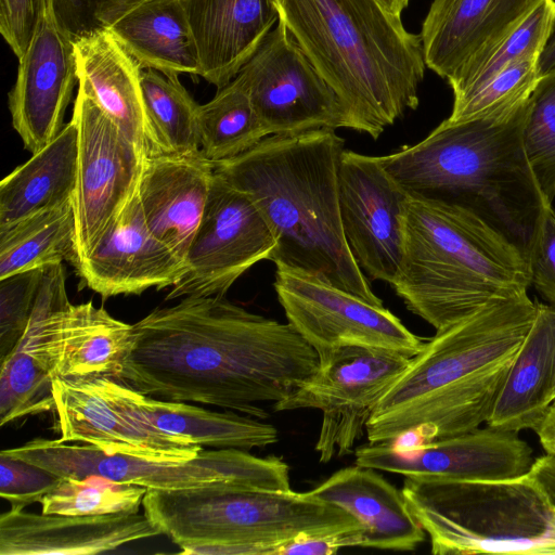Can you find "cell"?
Masks as SVG:
<instances>
[{"label":"cell","instance_id":"6da1fadb","mask_svg":"<svg viewBox=\"0 0 555 555\" xmlns=\"http://www.w3.org/2000/svg\"><path fill=\"white\" fill-rule=\"evenodd\" d=\"M320 369L315 350L287 322L224 296H188L132 324L116 377L150 397L264 418Z\"/></svg>","mask_w":555,"mask_h":555},{"label":"cell","instance_id":"7a4b0ae2","mask_svg":"<svg viewBox=\"0 0 555 555\" xmlns=\"http://www.w3.org/2000/svg\"><path fill=\"white\" fill-rule=\"evenodd\" d=\"M345 140L335 129L272 134L214 163L215 173L247 195L270 227V261L383 306L346 242L339 208Z\"/></svg>","mask_w":555,"mask_h":555},{"label":"cell","instance_id":"3957f363","mask_svg":"<svg viewBox=\"0 0 555 555\" xmlns=\"http://www.w3.org/2000/svg\"><path fill=\"white\" fill-rule=\"evenodd\" d=\"M537 312L526 294L436 332L375 408L369 442L434 440L487 423Z\"/></svg>","mask_w":555,"mask_h":555},{"label":"cell","instance_id":"277c9868","mask_svg":"<svg viewBox=\"0 0 555 555\" xmlns=\"http://www.w3.org/2000/svg\"><path fill=\"white\" fill-rule=\"evenodd\" d=\"M279 12L338 95L344 128L376 140L417 107L426 67L421 35L379 0H283Z\"/></svg>","mask_w":555,"mask_h":555},{"label":"cell","instance_id":"5b68a950","mask_svg":"<svg viewBox=\"0 0 555 555\" xmlns=\"http://www.w3.org/2000/svg\"><path fill=\"white\" fill-rule=\"evenodd\" d=\"M526 107L527 101L498 117L443 120L421 142L380 162L410 195L474 212L527 259L546 204L522 146Z\"/></svg>","mask_w":555,"mask_h":555},{"label":"cell","instance_id":"8992f818","mask_svg":"<svg viewBox=\"0 0 555 555\" xmlns=\"http://www.w3.org/2000/svg\"><path fill=\"white\" fill-rule=\"evenodd\" d=\"M527 259L474 212L410 195L404 255L391 286L409 311L441 331L527 294Z\"/></svg>","mask_w":555,"mask_h":555},{"label":"cell","instance_id":"52a82bcc","mask_svg":"<svg viewBox=\"0 0 555 555\" xmlns=\"http://www.w3.org/2000/svg\"><path fill=\"white\" fill-rule=\"evenodd\" d=\"M142 506L180 554L278 555L281 544L299 537L362 529L348 512L309 492L232 483L150 488Z\"/></svg>","mask_w":555,"mask_h":555},{"label":"cell","instance_id":"ba28073f","mask_svg":"<svg viewBox=\"0 0 555 555\" xmlns=\"http://www.w3.org/2000/svg\"><path fill=\"white\" fill-rule=\"evenodd\" d=\"M408 506L436 555H555V455L493 481L405 477Z\"/></svg>","mask_w":555,"mask_h":555},{"label":"cell","instance_id":"9c48e42d","mask_svg":"<svg viewBox=\"0 0 555 555\" xmlns=\"http://www.w3.org/2000/svg\"><path fill=\"white\" fill-rule=\"evenodd\" d=\"M2 452L59 477L101 475L147 489L176 490L232 483L276 491L292 490L289 466L281 457H258L240 449H203L196 457L175 463L106 454L86 443L35 438Z\"/></svg>","mask_w":555,"mask_h":555},{"label":"cell","instance_id":"30bf717a","mask_svg":"<svg viewBox=\"0 0 555 555\" xmlns=\"http://www.w3.org/2000/svg\"><path fill=\"white\" fill-rule=\"evenodd\" d=\"M410 357L362 346H344L319 371L275 402V412L318 409L322 413L315 443L321 463L350 454L389 388L408 369Z\"/></svg>","mask_w":555,"mask_h":555},{"label":"cell","instance_id":"8fae6325","mask_svg":"<svg viewBox=\"0 0 555 555\" xmlns=\"http://www.w3.org/2000/svg\"><path fill=\"white\" fill-rule=\"evenodd\" d=\"M72 119L78 133L76 268L137 194L147 156L79 88Z\"/></svg>","mask_w":555,"mask_h":555},{"label":"cell","instance_id":"7c38bea8","mask_svg":"<svg viewBox=\"0 0 555 555\" xmlns=\"http://www.w3.org/2000/svg\"><path fill=\"white\" fill-rule=\"evenodd\" d=\"M53 411L64 442H83L106 454L183 463L204 449L142 418L130 387L109 376L54 377Z\"/></svg>","mask_w":555,"mask_h":555},{"label":"cell","instance_id":"4fadbf2b","mask_svg":"<svg viewBox=\"0 0 555 555\" xmlns=\"http://www.w3.org/2000/svg\"><path fill=\"white\" fill-rule=\"evenodd\" d=\"M273 287L287 322L315 350L320 364L344 346L386 349L413 358L425 345L384 306L320 280L276 268Z\"/></svg>","mask_w":555,"mask_h":555},{"label":"cell","instance_id":"5bb4252c","mask_svg":"<svg viewBox=\"0 0 555 555\" xmlns=\"http://www.w3.org/2000/svg\"><path fill=\"white\" fill-rule=\"evenodd\" d=\"M276 246L270 227L251 199L217 173L202 221L185 258V272L166 300L188 296H224Z\"/></svg>","mask_w":555,"mask_h":555},{"label":"cell","instance_id":"9a60e30c","mask_svg":"<svg viewBox=\"0 0 555 555\" xmlns=\"http://www.w3.org/2000/svg\"><path fill=\"white\" fill-rule=\"evenodd\" d=\"M269 135L344 128L343 104L279 17L236 76Z\"/></svg>","mask_w":555,"mask_h":555},{"label":"cell","instance_id":"2e32d148","mask_svg":"<svg viewBox=\"0 0 555 555\" xmlns=\"http://www.w3.org/2000/svg\"><path fill=\"white\" fill-rule=\"evenodd\" d=\"M410 194L379 156L345 150L339 166V208L346 242L365 276L397 281L404 255Z\"/></svg>","mask_w":555,"mask_h":555},{"label":"cell","instance_id":"e0dca14e","mask_svg":"<svg viewBox=\"0 0 555 555\" xmlns=\"http://www.w3.org/2000/svg\"><path fill=\"white\" fill-rule=\"evenodd\" d=\"M531 447L517 431L485 428L434 440L366 443L356 464L413 478L493 481L515 478L533 464Z\"/></svg>","mask_w":555,"mask_h":555},{"label":"cell","instance_id":"ac0fdd59","mask_svg":"<svg viewBox=\"0 0 555 555\" xmlns=\"http://www.w3.org/2000/svg\"><path fill=\"white\" fill-rule=\"evenodd\" d=\"M79 83L75 42L44 8L37 31L18 59L9 109L14 130L31 154L63 129L66 108Z\"/></svg>","mask_w":555,"mask_h":555},{"label":"cell","instance_id":"d6986e66","mask_svg":"<svg viewBox=\"0 0 555 555\" xmlns=\"http://www.w3.org/2000/svg\"><path fill=\"white\" fill-rule=\"evenodd\" d=\"M104 299L175 285L185 266L149 229L138 192L94 249L75 268Z\"/></svg>","mask_w":555,"mask_h":555},{"label":"cell","instance_id":"ffe728a7","mask_svg":"<svg viewBox=\"0 0 555 555\" xmlns=\"http://www.w3.org/2000/svg\"><path fill=\"white\" fill-rule=\"evenodd\" d=\"M63 262L44 268L27 327L0 360V425L53 410L51 339L69 304Z\"/></svg>","mask_w":555,"mask_h":555},{"label":"cell","instance_id":"44dd1931","mask_svg":"<svg viewBox=\"0 0 555 555\" xmlns=\"http://www.w3.org/2000/svg\"><path fill=\"white\" fill-rule=\"evenodd\" d=\"M540 0H433L421 38L426 66L447 80L500 43Z\"/></svg>","mask_w":555,"mask_h":555},{"label":"cell","instance_id":"7402d4cb","mask_svg":"<svg viewBox=\"0 0 555 555\" xmlns=\"http://www.w3.org/2000/svg\"><path fill=\"white\" fill-rule=\"evenodd\" d=\"M143 514L72 516L13 508L0 516V555H90L160 535Z\"/></svg>","mask_w":555,"mask_h":555},{"label":"cell","instance_id":"603a6c76","mask_svg":"<svg viewBox=\"0 0 555 555\" xmlns=\"http://www.w3.org/2000/svg\"><path fill=\"white\" fill-rule=\"evenodd\" d=\"M214 173V163L202 151L154 155L145 162L138 188L145 222L184 266L205 211Z\"/></svg>","mask_w":555,"mask_h":555},{"label":"cell","instance_id":"cb8c5ba5","mask_svg":"<svg viewBox=\"0 0 555 555\" xmlns=\"http://www.w3.org/2000/svg\"><path fill=\"white\" fill-rule=\"evenodd\" d=\"M195 41L198 76L218 89L231 82L276 25L273 0H182Z\"/></svg>","mask_w":555,"mask_h":555},{"label":"cell","instance_id":"d4e9b609","mask_svg":"<svg viewBox=\"0 0 555 555\" xmlns=\"http://www.w3.org/2000/svg\"><path fill=\"white\" fill-rule=\"evenodd\" d=\"M81 89L147 156L156 155L145 107L143 68L108 30L75 41Z\"/></svg>","mask_w":555,"mask_h":555},{"label":"cell","instance_id":"484cf974","mask_svg":"<svg viewBox=\"0 0 555 555\" xmlns=\"http://www.w3.org/2000/svg\"><path fill=\"white\" fill-rule=\"evenodd\" d=\"M308 492L361 524V547L413 551L425 539L402 492L374 468L358 464L341 468Z\"/></svg>","mask_w":555,"mask_h":555},{"label":"cell","instance_id":"4316f807","mask_svg":"<svg viewBox=\"0 0 555 555\" xmlns=\"http://www.w3.org/2000/svg\"><path fill=\"white\" fill-rule=\"evenodd\" d=\"M554 401L555 308L538 304L535 319L486 424L517 433L534 430Z\"/></svg>","mask_w":555,"mask_h":555},{"label":"cell","instance_id":"83f0119b","mask_svg":"<svg viewBox=\"0 0 555 555\" xmlns=\"http://www.w3.org/2000/svg\"><path fill=\"white\" fill-rule=\"evenodd\" d=\"M132 324L91 301L68 304L51 339L53 378L109 376L116 379L131 340Z\"/></svg>","mask_w":555,"mask_h":555},{"label":"cell","instance_id":"f1b7e54d","mask_svg":"<svg viewBox=\"0 0 555 555\" xmlns=\"http://www.w3.org/2000/svg\"><path fill=\"white\" fill-rule=\"evenodd\" d=\"M108 30L143 69L198 75L197 50L182 0H142Z\"/></svg>","mask_w":555,"mask_h":555},{"label":"cell","instance_id":"f546056e","mask_svg":"<svg viewBox=\"0 0 555 555\" xmlns=\"http://www.w3.org/2000/svg\"><path fill=\"white\" fill-rule=\"evenodd\" d=\"M78 133L73 119L44 147L0 183V230L72 201L76 186Z\"/></svg>","mask_w":555,"mask_h":555},{"label":"cell","instance_id":"4dcf8cb0","mask_svg":"<svg viewBox=\"0 0 555 555\" xmlns=\"http://www.w3.org/2000/svg\"><path fill=\"white\" fill-rule=\"evenodd\" d=\"M130 397L138 414L154 427L185 437L202 448L248 451L279 440L273 425L232 410L218 412L190 402L157 399L132 388Z\"/></svg>","mask_w":555,"mask_h":555},{"label":"cell","instance_id":"1f68e13d","mask_svg":"<svg viewBox=\"0 0 555 555\" xmlns=\"http://www.w3.org/2000/svg\"><path fill=\"white\" fill-rule=\"evenodd\" d=\"M73 199L34 214L0 230V279L75 261Z\"/></svg>","mask_w":555,"mask_h":555},{"label":"cell","instance_id":"d6a6232c","mask_svg":"<svg viewBox=\"0 0 555 555\" xmlns=\"http://www.w3.org/2000/svg\"><path fill=\"white\" fill-rule=\"evenodd\" d=\"M198 124L201 151L212 163L234 158L269 135L237 77L199 105Z\"/></svg>","mask_w":555,"mask_h":555},{"label":"cell","instance_id":"836d02e7","mask_svg":"<svg viewBox=\"0 0 555 555\" xmlns=\"http://www.w3.org/2000/svg\"><path fill=\"white\" fill-rule=\"evenodd\" d=\"M141 85L156 155L201 151L197 104L179 76L156 69L142 72Z\"/></svg>","mask_w":555,"mask_h":555},{"label":"cell","instance_id":"e575fe53","mask_svg":"<svg viewBox=\"0 0 555 555\" xmlns=\"http://www.w3.org/2000/svg\"><path fill=\"white\" fill-rule=\"evenodd\" d=\"M555 30V0H540L482 61L448 80L453 96L483 85L507 66L541 55Z\"/></svg>","mask_w":555,"mask_h":555},{"label":"cell","instance_id":"d590c367","mask_svg":"<svg viewBox=\"0 0 555 555\" xmlns=\"http://www.w3.org/2000/svg\"><path fill=\"white\" fill-rule=\"evenodd\" d=\"M147 488L101 475L61 477L41 500V513L72 516L134 514Z\"/></svg>","mask_w":555,"mask_h":555},{"label":"cell","instance_id":"8d00e7d4","mask_svg":"<svg viewBox=\"0 0 555 555\" xmlns=\"http://www.w3.org/2000/svg\"><path fill=\"white\" fill-rule=\"evenodd\" d=\"M525 155L546 205L555 198V70L540 76L527 100Z\"/></svg>","mask_w":555,"mask_h":555},{"label":"cell","instance_id":"74e56055","mask_svg":"<svg viewBox=\"0 0 555 555\" xmlns=\"http://www.w3.org/2000/svg\"><path fill=\"white\" fill-rule=\"evenodd\" d=\"M539 56L518 61L478 88L454 96L449 124L498 117L527 101L539 75Z\"/></svg>","mask_w":555,"mask_h":555},{"label":"cell","instance_id":"f35d334b","mask_svg":"<svg viewBox=\"0 0 555 555\" xmlns=\"http://www.w3.org/2000/svg\"><path fill=\"white\" fill-rule=\"evenodd\" d=\"M44 268L0 279V360L23 336L30 319Z\"/></svg>","mask_w":555,"mask_h":555},{"label":"cell","instance_id":"ab89813d","mask_svg":"<svg viewBox=\"0 0 555 555\" xmlns=\"http://www.w3.org/2000/svg\"><path fill=\"white\" fill-rule=\"evenodd\" d=\"M142 0H46L56 26L74 42L108 29Z\"/></svg>","mask_w":555,"mask_h":555},{"label":"cell","instance_id":"60d3db41","mask_svg":"<svg viewBox=\"0 0 555 555\" xmlns=\"http://www.w3.org/2000/svg\"><path fill=\"white\" fill-rule=\"evenodd\" d=\"M60 478L38 465L0 453V495L13 508L40 503Z\"/></svg>","mask_w":555,"mask_h":555},{"label":"cell","instance_id":"b9f144b4","mask_svg":"<svg viewBox=\"0 0 555 555\" xmlns=\"http://www.w3.org/2000/svg\"><path fill=\"white\" fill-rule=\"evenodd\" d=\"M530 283L555 308V208L546 205L540 216L527 258Z\"/></svg>","mask_w":555,"mask_h":555},{"label":"cell","instance_id":"7bdbcfd3","mask_svg":"<svg viewBox=\"0 0 555 555\" xmlns=\"http://www.w3.org/2000/svg\"><path fill=\"white\" fill-rule=\"evenodd\" d=\"M46 8V0H0V33L17 59L27 50Z\"/></svg>","mask_w":555,"mask_h":555},{"label":"cell","instance_id":"ee69618b","mask_svg":"<svg viewBox=\"0 0 555 555\" xmlns=\"http://www.w3.org/2000/svg\"><path fill=\"white\" fill-rule=\"evenodd\" d=\"M363 529H351L328 534L304 535L279 546L278 555H331L349 546H361Z\"/></svg>","mask_w":555,"mask_h":555},{"label":"cell","instance_id":"f6af8a7d","mask_svg":"<svg viewBox=\"0 0 555 555\" xmlns=\"http://www.w3.org/2000/svg\"><path fill=\"white\" fill-rule=\"evenodd\" d=\"M534 431L546 453L555 455V401L550 405Z\"/></svg>","mask_w":555,"mask_h":555},{"label":"cell","instance_id":"bcb514c9","mask_svg":"<svg viewBox=\"0 0 555 555\" xmlns=\"http://www.w3.org/2000/svg\"><path fill=\"white\" fill-rule=\"evenodd\" d=\"M555 70V35L548 40L539 59V75Z\"/></svg>","mask_w":555,"mask_h":555},{"label":"cell","instance_id":"7dc6e473","mask_svg":"<svg viewBox=\"0 0 555 555\" xmlns=\"http://www.w3.org/2000/svg\"><path fill=\"white\" fill-rule=\"evenodd\" d=\"M383 5L391 13L401 15L403 10L408 7L410 0H379Z\"/></svg>","mask_w":555,"mask_h":555},{"label":"cell","instance_id":"c3c4849f","mask_svg":"<svg viewBox=\"0 0 555 555\" xmlns=\"http://www.w3.org/2000/svg\"><path fill=\"white\" fill-rule=\"evenodd\" d=\"M273 1L276 4L278 9H279V7H280V4L282 3L283 0H273Z\"/></svg>","mask_w":555,"mask_h":555}]
</instances>
